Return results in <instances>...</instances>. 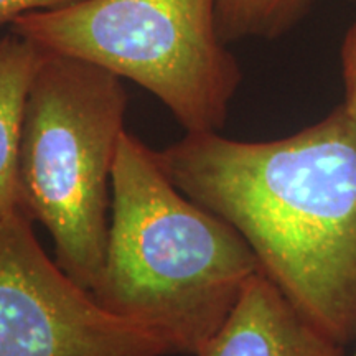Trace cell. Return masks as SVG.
Segmentation results:
<instances>
[{"instance_id":"cell-1","label":"cell","mask_w":356,"mask_h":356,"mask_svg":"<svg viewBox=\"0 0 356 356\" xmlns=\"http://www.w3.org/2000/svg\"><path fill=\"white\" fill-rule=\"evenodd\" d=\"M157 154L173 184L246 239L312 323L356 345V122L343 106L282 139L186 132Z\"/></svg>"},{"instance_id":"cell-9","label":"cell","mask_w":356,"mask_h":356,"mask_svg":"<svg viewBox=\"0 0 356 356\" xmlns=\"http://www.w3.org/2000/svg\"><path fill=\"white\" fill-rule=\"evenodd\" d=\"M341 74H343V108L356 122V22L341 44Z\"/></svg>"},{"instance_id":"cell-3","label":"cell","mask_w":356,"mask_h":356,"mask_svg":"<svg viewBox=\"0 0 356 356\" xmlns=\"http://www.w3.org/2000/svg\"><path fill=\"white\" fill-rule=\"evenodd\" d=\"M129 96L122 79L47 51L26 99L20 211L51 234L56 264L91 292L109 234V188Z\"/></svg>"},{"instance_id":"cell-10","label":"cell","mask_w":356,"mask_h":356,"mask_svg":"<svg viewBox=\"0 0 356 356\" xmlns=\"http://www.w3.org/2000/svg\"><path fill=\"white\" fill-rule=\"evenodd\" d=\"M81 0H0V24L12 25L19 17L40 10L73 6Z\"/></svg>"},{"instance_id":"cell-2","label":"cell","mask_w":356,"mask_h":356,"mask_svg":"<svg viewBox=\"0 0 356 356\" xmlns=\"http://www.w3.org/2000/svg\"><path fill=\"white\" fill-rule=\"evenodd\" d=\"M111 220L92 297L102 309L197 355L261 264L246 239L168 178L157 150L124 132L111 178Z\"/></svg>"},{"instance_id":"cell-4","label":"cell","mask_w":356,"mask_h":356,"mask_svg":"<svg viewBox=\"0 0 356 356\" xmlns=\"http://www.w3.org/2000/svg\"><path fill=\"white\" fill-rule=\"evenodd\" d=\"M216 8L218 0H81L26 13L10 30L139 84L186 132H220L243 74Z\"/></svg>"},{"instance_id":"cell-6","label":"cell","mask_w":356,"mask_h":356,"mask_svg":"<svg viewBox=\"0 0 356 356\" xmlns=\"http://www.w3.org/2000/svg\"><path fill=\"white\" fill-rule=\"evenodd\" d=\"M195 356H345V346L312 323L259 270Z\"/></svg>"},{"instance_id":"cell-8","label":"cell","mask_w":356,"mask_h":356,"mask_svg":"<svg viewBox=\"0 0 356 356\" xmlns=\"http://www.w3.org/2000/svg\"><path fill=\"white\" fill-rule=\"evenodd\" d=\"M314 0H218V32L226 44L274 40L300 22Z\"/></svg>"},{"instance_id":"cell-5","label":"cell","mask_w":356,"mask_h":356,"mask_svg":"<svg viewBox=\"0 0 356 356\" xmlns=\"http://www.w3.org/2000/svg\"><path fill=\"white\" fill-rule=\"evenodd\" d=\"M152 328L97 304L43 251L24 213L0 220V356H167Z\"/></svg>"},{"instance_id":"cell-11","label":"cell","mask_w":356,"mask_h":356,"mask_svg":"<svg viewBox=\"0 0 356 356\" xmlns=\"http://www.w3.org/2000/svg\"><path fill=\"white\" fill-rule=\"evenodd\" d=\"M351 356H356V346H355V351H353V355H351Z\"/></svg>"},{"instance_id":"cell-7","label":"cell","mask_w":356,"mask_h":356,"mask_svg":"<svg viewBox=\"0 0 356 356\" xmlns=\"http://www.w3.org/2000/svg\"><path fill=\"white\" fill-rule=\"evenodd\" d=\"M47 51L15 32L0 38V220L20 211L19 152L26 99Z\"/></svg>"}]
</instances>
